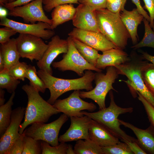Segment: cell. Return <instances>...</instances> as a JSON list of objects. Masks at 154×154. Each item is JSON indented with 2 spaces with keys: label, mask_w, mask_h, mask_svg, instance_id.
<instances>
[{
  "label": "cell",
  "mask_w": 154,
  "mask_h": 154,
  "mask_svg": "<svg viewBox=\"0 0 154 154\" xmlns=\"http://www.w3.org/2000/svg\"><path fill=\"white\" fill-rule=\"evenodd\" d=\"M37 74L50 91V96L47 101L52 105L59 97L66 92L84 89L89 91L93 88L92 82L95 74L91 70L85 71L81 77L74 79L57 78L40 69Z\"/></svg>",
  "instance_id": "1"
},
{
  "label": "cell",
  "mask_w": 154,
  "mask_h": 154,
  "mask_svg": "<svg viewBox=\"0 0 154 154\" xmlns=\"http://www.w3.org/2000/svg\"><path fill=\"white\" fill-rule=\"evenodd\" d=\"M22 89L27 94L28 101L24 121L19 127L20 134L29 125L35 123H46L52 116L60 112L53 105L45 100L40 95L39 92L31 85H24Z\"/></svg>",
  "instance_id": "2"
},
{
  "label": "cell",
  "mask_w": 154,
  "mask_h": 154,
  "mask_svg": "<svg viewBox=\"0 0 154 154\" xmlns=\"http://www.w3.org/2000/svg\"><path fill=\"white\" fill-rule=\"evenodd\" d=\"M109 96L110 101L108 108L100 110L96 112L82 111V113L103 125L122 141L123 140H136L137 139L128 135L121 128V124L118 118L120 115L132 112L133 108H123L118 106L115 102L113 92L111 90L109 92Z\"/></svg>",
  "instance_id": "3"
},
{
  "label": "cell",
  "mask_w": 154,
  "mask_h": 154,
  "mask_svg": "<svg viewBox=\"0 0 154 154\" xmlns=\"http://www.w3.org/2000/svg\"><path fill=\"white\" fill-rule=\"evenodd\" d=\"M95 11L99 32L117 48L125 49L130 37L120 14L113 13L106 8Z\"/></svg>",
  "instance_id": "4"
},
{
  "label": "cell",
  "mask_w": 154,
  "mask_h": 154,
  "mask_svg": "<svg viewBox=\"0 0 154 154\" xmlns=\"http://www.w3.org/2000/svg\"><path fill=\"white\" fill-rule=\"evenodd\" d=\"M130 60L123 64L116 66L119 75L125 76L127 81L122 80L129 86L132 94L136 91L140 93L154 107V96L149 91L142 79L141 70L146 61L143 58L131 56Z\"/></svg>",
  "instance_id": "5"
},
{
  "label": "cell",
  "mask_w": 154,
  "mask_h": 154,
  "mask_svg": "<svg viewBox=\"0 0 154 154\" xmlns=\"http://www.w3.org/2000/svg\"><path fill=\"white\" fill-rule=\"evenodd\" d=\"M102 72L95 73L94 80L96 86L94 88L89 91H80L79 94L81 98H89L94 101L98 105L100 110L106 108L105 98L108 93L112 90L117 92L112 84L119 75L117 69L113 66L107 67L105 74Z\"/></svg>",
  "instance_id": "6"
},
{
  "label": "cell",
  "mask_w": 154,
  "mask_h": 154,
  "mask_svg": "<svg viewBox=\"0 0 154 154\" xmlns=\"http://www.w3.org/2000/svg\"><path fill=\"white\" fill-rule=\"evenodd\" d=\"M67 40L68 45V50L64 54L61 60L52 63L51 65L53 67L62 71H72L80 76H82L86 70L102 71V70L90 64L82 56L74 46L70 37L69 36Z\"/></svg>",
  "instance_id": "7"
},
{
  "label": "cell",
  "mask_w": 154,
  "mask_h": 154,
  "mask_svg": "<svg viewBox=\"0 0 154 154\" xmlns=\"http://www.w3.org/2000/svg\"><path fill=\"white\" fill-rule=\"evenodd\" d=\"M68 117L63 113L56 120L48 123H35L24 131L25 135L35 139L46 141L52 146L59 144L58 134L63 125Z\"/></svg>",
  "instance_id": "8"
},
{
  "label": "cell",
  "mask_w": 154,
  "mask_h": 154,
  "mask_svg": "<svg viewBox=\"0 0 154 154\" xmlns=\"http://www.w3.org/2000/svg\"><path fill=\"white\" fill-rule=\"evenodd\" d=\"M17 48L21 57L38 61L48 47L42 38L32 35L19 34L16 38Z\"/></svg>",
  "instance_id": "9"
},
{
  "label": "cell",
  "mask_w": 154,
  "mask_h": 154,
  "mask_svg": "<svg viewBox=\"0 0 154 154\" xmlns=\"http://www.w3.org/2000/svg\"><path fill=\"white\" fill-rule=\"evenodd\" d=\"M80 92L79 90H74L68 97L57 100L53 105L68 117L82 116L84 115L81 112L83 110L90 112L95 110L96 106L92 102H88L82 99Z\"/></svg>",
  "instance_id": "10"
},
{
  "label": "cell",
  "mask_w": 154,
  "mask_h": 154,
  "mask_svg": "<svg viewBox=\"0 0 154 154\" xmlns=\"http://www.w3.org/2000/svg\"><path fill=\"white\" fill-rule=\"evenodd\" d=\"M43 1L35 0L26 5L15 7L10 10L8 15L22 18L27 23L33 24L41 21L51 25L52 20L48 18L44 11Z\"/></svg>",
  "instance_id": "11"
},
{
  "label": "cell",
  "mask_w": 154,
  "mask_h": 154,
  "mask_svg": "<svg viewBox=\"0 0 154 154\" xmlns=\"http://www.w3.org/2000/svg\"><path fill=\"white\" fill-rule=\"evenodd\" d=\"M1 20L0 25L10 27L19 34L32 35L48 40L54 35L55 32L51 29L49 24L38 22L37 23L29 24L16 21L7 17Z\"/></svg>",
  "instance_id": "12"
},
{
  "label": "cell",
  "mask_w": 154,
  "mask_h": 154,
  "mask_svg": "<svg viewBox=\"0 0 154 154\" xmlns=\"http://www.w3.org/2000/svg\"><path fill=\"white\" fill-rule=\"evenodd\" d=\"M69 37L79 40L96 50L102 52L117 47L100 32L75 28L68 34Z\"/></svg>",
  "instance_id": "13"
},
{
  "label": "cell",
  "mask_w": 154,
  "mask_h": 154,
  "mask_svg": "<svg viewBox=\"0 0 154 154\" xmlns=\"http://www.w3.org/2000/svg\"><path fill=\"white\" fill-rule=\"evenodd\" d=\"M25 108L21 106L12 110L11 123L5 133L0 137V154H7L13 144L21 136L19 129L25 116Z\"/></svg>",
  "instance_id": "14"
},
{
  "label": "cell",
  "mask_w": 154,
  "mask_h": 154,
  "mask_svg": "<svg viewBox=\"0 0 154 154\" xmlns=\"http://www.w3.org/2000/svg\"><path fill=\"white\" fill-rule=\"evenodd\" d=\"M48 47L42 57L37 62L40 69L52 75L53 71L50 66L54 60L59 54L66 53L68 45L66 39L61 38L58 35H54L48 44Z\"/></svg>",
  "instance_id": "15"
},
{
  "label": "cell",
  "mask_w": 154,
  "mask_h": 154,
  "mask_svg": "<svg viewBox=\"0 0 154 154\" xmlns=\"http://www.w3.org/2000/svg\"><path fill=\"white\" fill-rule=\"evenodd\" d=\"M70 118V126L66 132L59 137V142L66 143L90 139L89 130L92 119L86 115L71 117Z\"/></svg>",
  "instance_id": "16"
},
{
  "label": "cell",
  "mask_w": 154,
  "mask_h": 154,
  "mask_svg": "<svg viewBox=\"0 0 154 154\" xmlns=\"http://www.w3.org/2000/svg\"><path fill=\"white\" fill-rule=\"evenodd\" d=\"M76 9L72 20V24L76 28L100 32L95 11L92 10L87 6L81 3Z\"/></svg>",
  "instance_id": "17"
},
{
  "label": "cell",
  "mask_w": 154,
  "mask_h": 154,
  "mask_svg": "<svg viewBox=\"0 0 154 154\" xmlns=\"http://www.w3.org/2000/svg\"><path fill=\"white\" fill-rule=\"evenodd\" d=\"M90 139L101 147L115 145L120 141L103 125L92 119L89 130Z\"/></svg>",
  "instance_id": "18"
},
{
  "label": "cell",
  "mask_w": 154,
  "mask_h": 154,
  "mask_svg": "<svg viewBox=\"0 0 154 154\" xmlns=\"http://www.w3.org/2000/svg\"><path fill=\"white\" fill-rule=\"evenodd\" d=\"M118 120L121 125L133 132L139 144L147 154H154V128L151 124L146 129H143L128 122Z\"/></svg>",
  "instance_id": "19"
},
{
  "label": "cell",
  "mask_w": 154,
  "mask_h": 154,
  "mask_svg": "<svg viewBox=\"0 0 154 154\" xmlns=\"http://www.w3.org/2000/svg\"><path fill=\"white\" fill-rule=\"evenodd\" d=\"M130 59L126 52L117 48H113L102 52L98 58L96 67L99 69H105L108 66L124 63Z\"/></svg>",
  "instance_id": "20"
},
{
  "label": "cell",
  "mask_w": 154,
  "mask_h": 154,
  "mask_svg": "<svg viewBox=\"0 0 154 154\" xmlns=\"http://www.w3.org/2000/svg\"><path fill=\"white\" fill-rule=\"evenodd\" d=\"M121 12L120 14V17L129 33L133 44L135 45L137 43L138 27L144 18L137 8H134L131 11L124 9Z\"/></svg>",
  "instance_id": "21"
},
{
  "label": "cell",
  "mask_w": 154,
  "mask_h": 154,
  "mask_svg": "<svg viewBox=\"0 0 154 154\" xmlns=\"http://www.w3.org/2000/svg\"><path fill=\"white\" fill-rule=\"evenodd\" d=\"M76 10L72 4L62 5L55 7L51 13V29L53 30L60 25L72 20Z\"/></svg>",
  "instance_id": "22"
},
{
  "label": "cell",
  "mask_w": 154,
  "mask_h": 154,
  "mask_svg": "<svg viewBox=\"0 0 154 154\" xmlns=\"http://www.w3.org/2000/svg\"><path fill=\"white\" fill-rule=\"evenodd\" d=\"M0 53L3 58L5 68L8 70L19 62L21 57L17 48L16 38H12L7 42L1 44Z\"/></svg>",
  "instance_id": "23"
},
{
  "label": "cell",
  "mask_w": 154,
  "mask_h": 154,
  "mask_svg": "<svg viewBox=\"0 0 154 154\" xmlns=\"http://www.w3.org/2000/svg\"><path fill=\"white\" fill-rule=\"evenodd\" d=\"M70 37L74 46L82 56L89 63L96 67L100 55L98 51L76 38Z\"/></svg>",
  "instance_id": "24"
},
{
  "label": "cell",
  "mask_w": 154,
  "mask_h": 154,
  "mask_svg": "<svg viewBox=\"0 0 154 154\" xmlns=\"http://www.w3.org/2000/svg\"><path fill=\"white\" fill-rule=\"evenodd\" d=\"M14 92L11 94L9 100L4 105L0 106V137H1L9 126L11 119L13 104V100L15 96Z\"/></svg>",
  "instance_id": "25"
},
{
  "label": "cell",
  "mask_w": 154,
  "mask_h": 154,
  "mask_svg": "<svg viewBox=\"0 0 154 154\" xmlns=\"http://www.w3.org/2000/svg\"><path fill=\"white\" fill-rule=\"evenodd\" d=\"M74 150L75 154H104L102 147L90 139L77 141Z\"/></svg>",
  "instance_id": "26"
},
{
  "label": "cell",
  "mask_w": 154,
  "mask_h": 154,
  "mask_svg": "<svg viewBox=\"0 0 154 154\" xmlns=\"http://www.w3.org/2000/svg\"><path fill=\"white\" fill-rule=\"evenodd\" d=\"M20 81L11 75L8 70L5 68L0 71V88L6 89L9 93L15 92Z\"/></svg>",
  "instance_id": "27"
},
{
  "label": "cell",
  "mask_w": 154,
  "mask_h": 154,
  "mask_svg": "<svg viewBox=\"0 0 154 154\" xmlns=\"http://www.w3.org/2000/svg\"><path fill=\"white\" fill-rule=\"evenodd\" d=\"M26 78L30 81V85L35 89L44 93L47 88L42 80L39 77L35 67L31 64L28 65L27 70Z\"/></svg>",
  "instance_id": "28"
},
{
  "label": "cell",
  "mask_w": 154,
  "mask_h": 154,
  "mask_svg": "<svg viewBox=\"0 0 154 154\" xmlns=\"http://www.w3.org/2000/svg\"><path fill=\"white\" fill-rule=\"evenodd\" d=\"M141 74L145 86L154 96V65L146 61L142 67Z\"/></svg>",
  "instance_id": "29"
},
{
  "label": "cell",
  "mask_w": 154,
  "mask_h": 154,
  "mask_svg": "<svg viewBox=\"0 0 154 154\" xmlns=\"http://www.w3.org/2000/svg\"><path fill=\"white\" fill-rule=\"evenodd\" d=\"M143 21L145 27L144 37L139 42L134 45L131 48L134 49L145 47L154 48V31L152 30L148 21L144 18Z\"/></svg>",
  "instance_id": "30"
},
{
  "label": "cell",
  "mask_w": 154,
  "mask_h": 154,
  "mask_svg": "<svg viewBox=\"0 0 154 154\" xmlns=\"http://www.w3.org/2000/svg\"><path fill=\"white\" fill-rule=\"evenodd\" d=\"M42 153L41 140L25 135L22 154H41Z\"/></svg>",
  "instance_id": "31"
},
{
  "label": "cell",
  "mask_w": 154,
  "mask_h": 154,
  "mask_svg": "<svg viewBox=\"0 0 154 154\" xmlns=\"http://www.w3.org/2000/svg\"><path fill=\"white\" fill-rule=\"evenodd\" d=\"M120 142L112 145L102 147L104 154H134L126 143Z\"/></svg>",
  "instance_id": "32"
},
{
  "label": "cell",
  "mask_w": 154,
  "mask_h": 154,
  "mask_svg": "<svg viewBox=\"0 0 154 154\" xmlns=\"http://www.w3.org/2000/svg\"><path fill=\"white\" fill-rule=\"evenodd\" d=\"M42 154H66L68 144L62 143L56 146H50L47 142L41 140Z\"/></svg>",
  "instance_id": "33"
},
{
  "label": "cell",
  "mask_w": 154,
  "mask_h": 154,
  "mask_svg": "<svg viewBox=\"0 0 154 154\" xmlns=\"http://www.w3.org/2000/svg\"><path fill=\"white\" fill-rule=\"evenodd\" d=\"M28 66L26 62H19L9 69L8 72L15 78L24 81L26 78Z\"/></svg>",
  "instance_id": "34"
},
{
  "label": "cell",
  "mask_w": 154,
  "mask_h": 154,
  "mask_svg": "<svg viewBox=\"0 0 154 154\" xmlns=\"http://www.w3.org/2000/svg\"><path fill=\"white\" fill-rule=\"evenodd\" d=\"M79 0H43V4L44 10L49 12L56 6L69 4H78Z\"/></svg>",
  "instance_id": "35"
},
{
  "label": "cell",
  "mask_w": 154,
  "mask_h": 154,
  "mask_svg": "<svg viewBox=\"0 0 154 154\" xmlns=\"http://www.w3.org/2000/svg\"><path fill=\"white\" fill-rule=\"evenodd\" d=\"M136 93L138 95V100L142 103L151 124L154 128V107L139 92Z\"/></svg>",
  "instance_id": "36"
},
{
  "label": "cell",
  "mask_w": 154,
  "mask_h": 154,
  "mask_svg": "<svg viewBox=\"0 0 154 154\" xmlns=\"http://www.w3.org/2000/svg\"><path fill=\"white\" fill-rule=\"evenodd\" d=\"M127 0H107L106 9L114 13L120 14L124 9Z\"/></svg>",
  "instance_id": "37"
},
{
  "label": "cell",
  "mask_w": 154,
  "mask_h": 154,
  "mask_svg": "<svg viewBox=\"0 0 154 154\" xmlns=\"http://www.w3.org/2000/svg\"><path fill=\"white\" fill-rule=\"evenodd\" d=\"M107 0H79V3L88 6L96 11L106 8Z\"/></svg>",
  "instance_id": "38"
},
{
  "label": "cell",
  "mask_w": 154,
  "mask_h": 154,
  "mask_svg": "<svg viewBox=\"0 0 154 154\" xmlns=\"http://www.w3.org/2000/svg\"><path fill=\"white\" fill-rule=\"evenodd\" d=\"M25 135L24 131L19 138L12 145L8 150L7 154H22L23 149V138Z\"/></svg>",
  "instance_id": "39"
},
{
  "label": "cell",
  "mask_w": 154,
  "mask_h": 154,
  "mask_svg": "<svg viewBox=\"0 0 154 154\" xmlns=\"http://www.w3.org/2000/svg\"><path fill=\"white\" fill-rule=\"evenodd\" d=\"M17 32L13 29L7 26L0 28V43H5L8 41L10 38L15 35Z\"/></svg>",
  "instance_id": "40"
},
{
  "label": "cell",
  "mask_w": 154,
  "mask_h": 154,
  "mask_svg": "<svg viewBox=\"0 0 154 154\" xmlns=\"http://www.w3.org/2000/svg\"><path fill=\"white\" fill-rule=\"evenodd\" d=\"M145 7L149 14V25L154 31V0H143Z\"/></svg>",
  "instance_id": "41"
},
{
  "label": "cell",
  "mask_w": 154,
  "mask_h": 154,
  "mask_svg": "<svg viewBox=\"0 0 154 154\" xmlns=\"http://www.w3.org/2000/svg\"><path fill=\"white\" fill-rule=\"evenodd\" d=\"M122 142L126 143L129 146L134 154H146L139 144L137 140L129 141L123 140Z\"/></svg>",
  "instance_id": "42"
},
{
  "label": "cell",
  "mask_w": 154,
  "mask_h": 154,
  "mask_svg": "<svg viewBox=\"0 0 154 154\" xmlns=\"http://www.w3.org/2000/svg\"><path fill=\"white\" fill-rule=\"evenodd\" d=\"M34 0H16L13 2L6 4L4 7L10 10L15 7L26 5Z\"/></svg>",
  "instance_id": "43"
},
{
  "label": "cell",
  "mask_w": 154,
  "mask_h": 154,
  "mask_svg": "<svg viewBox=\"0 0 154 154\" xmlns=\"http://www.w3.org/2000/svg\"><path fill=\"white\" fill-rule=\"evenodd\" d=\"M136 5V8L139 13L142 15L144 18L149 23L150 18L147 12L144 10L139 0H131Z\"/></svg>",
  "instance_id": "44"
},
{
  "label": "cell",
  "mask_w": 154,
  "mask_h": 154,
  "mask_svg": "<svg viewBox=\"0 0 154 154\" xmlns=\"http://www.w3.org/2000/svg\"><path fill=\"white\" fill-rule=\"evenodd\" d=\"M139 52L141 54V56L144 59L150 62L154 65V56H152L147 52L142 51Z\"/></svg>",
  "instance_id": "45"
},
{
  "label": "cell",
  "mask_w": 154,
  "mask_h": 154,
  "mask_svg": "<svg viewBox=\"0 0 154 154\" xmlns=\"http://www.w3.org/2000/svg\"><path fill=\"white\" fill-rule=\"evenodd\" d=\"M5 91L3 89L0 88V106L5 104Z\"/></svg>",
  "instance_id": "46"
},
{
  "label": "cell",
  "mask_w": 154,
  "mask_h": 154,
  "mask_svg": "<svg viewBox=\"0 0 154 154\" xmlns=\"http://www.w3.org/2000/svg\"><path fill=\"white\" fill-rule=\"evenodd\" d=\"M8 14L6 9L0 6V19L6 17V16Z\"/></svg>",
  "instance_id": "47"
},
{
  "label": "cell",
  "mask_w": 154,
  "mask_h": 154,
  "mask_svg": "<svg viewBox=\"0 0 154 154\" xmlns=\"http://www.w3.org/2000/svg\"><path fill=\"white\" fill-rule=\"evenodd\" d=\"M5 68L4 60L2 55L0 53V71L3 70Z\"/></svg>",
  "instance_id": "48"
},
{
  "label": "cell",
  "mask_w": 154,
  "mask_h": 154,
  "mask_svg": "<svg viewBox=\"0 0 154 154\" xmlns=\"http://www.w3.org/2000/svg\"><path fill=\"white\" fill-rule=\"evenodd\" d=\"M75 154L74 149H73L72 146L70 144H68V147L66 150V154Z\"/></svg>",
  "instance_id": "49"
},
{
  "label": "cell",
  "mask_w": 154,
  "mask_h": 154,
  "mask_svg": "<svg viewBox=\"0 0 154 154\" xmlns=\"http://www.w3.org/2000/svg\"><path fill=\"white\" fill-rule=\"evenodd\" d=\"M9 3V0H0V6H4L5 4Z\"/></svg>",
  "instance_id": "50"
},
{
  "label": "cell",
  "mask_w": 154,
  "mask_h": 154,
  "mask_svg": "<svg viewBox=\"0 0 154 154\" xmlns=\"http://www.w3.org/2000/svg\"><path fill=\"white\" fill-rule=\"evenodd\" d=\"M16 0H9V3L13 2L15 1Z\"/></svg>",
  "instance_id": "51"
}]
</instances>
